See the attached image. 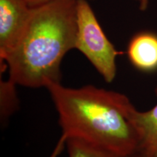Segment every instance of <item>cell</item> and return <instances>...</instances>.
Masks as SVG:
<instances>
[{
    "label": "cell",
    "instance_id": "obj_1",
    "mask_svg": "<svg viewBox=\"0 0 157 157\" xmlns=\"http://www.w3.org/2000/svg\"><path fill=\"white\" fill-rule=\"evenodd\" d=\"M59 114L63 135L85 140L122 157L135 154L140 138L132 120L135 106L126 95L93 85L46 87Z\"/></svg>",
    "mask_w": 157,
    "mask_h": 157
},
{
    "label": "cell",
    "instance_id": "obj_2",
    "mask_svg": "<svg viewBox=\"0 0 157 157\" xmlns=\"http://www.w3.org/2000/svg\"><path fill=\"white\" fill-rule=\"evenodd\" d=\"M77 0H56L32 9L17 44L1 64L10 81L31 88L60 82V64L75 48Z\"/></svg>",
    "mask_w": 157,
    "mask_h": 157
},
{
    "label": "cell",
    "instance_id": "obj_3",
    "mask_svg": "<svg viewBox=\"0 0 157 157\" xmlns=\"http://www.w3.org/2000/svg\"><path fill=\"white\" fill-rule=\"evenodd\" d=\"M76 25L75 48L86 56L105 82H112L117 74L116 58L122 52L108 39L86 0H77Z\"/></svg>",
    "mask_w": 157,
    "mask_h": 157
},
{
    "label": "cell",
    "instance_id": "obj_4",
    "mask_svg": "<svg viewBox=\"0 0 157 157\" xmlns=\"http://www.w3.org/2000/svg\"><path fill=\"white\" fill-rule=\"evenodd\" d=\"M25 0H0V63L14 49L30 19Z\"/></svg>",
    "mask_w": 157,
    "mask_h": 157
},
{
    "label": "cell",
    "instance_id": "obj_5",
    "mask_svg": "<svg viewBox=\"0 0 157 157\" xmlns=\"http://www.w3.org/2000/svg\"><path fill=\"white\" fill-rule=\"evenodd\" d=\"M127 56L131 63L143 72L157 71V35L141 32L134 36L127 48Z\"/></svg>",
    "mask_w": 157,
    "mask_h": 157
},
{
    "label": "cell",
    "instance_id": "obj_6",
    "mask_svg": "<svg viewBox=\"0 0 157 157\" xmlns=\"http://www.w3.org/2000/svg\"><path fill=\"white\" fill-rule=\"evenodd\" d=\"M155 93L157 96V85ZM132 120L140 138L137 151L148 157H157V103L147 111H139L134 108Z\"/></svg>",
    "mask_w": 157,
    "mask_h": 157
},
{
    "label": "cell",
    "instance_id": "obj_7",
    "mask_svg": "<svg viewBox=\"0 0 157 157\" xmlns=\"http://www.w3.org/2000/svg\"><path fill=\"white\" fill-rule=\"evenodd\" d=\"M68 157H122L107 149L78 138L66 139Z\"/></svg>",
    "mask_w": 157,
    "mask_h": 157
},
{
    "label": "cell",
    "instance_id": "obj_8",
    "mask_svg": "<svg viewBox=\"0 0 157 157\" xmlns=\"http://www.w3.org/2000/svg\"><path fill=\"white\" fill-rule=\"evenodd\" d=\"M16 84L8 79L2 81L0 84V99H1V120L2 124L5 123L7 119L15 112L18 106V99L17 97Z\"/></svg>",
    "mask_w": 157,
    "mask_h": 157
},
{
    "label": "cell",
    "instance_id": "obj_9",
    "mask_svg": "<svg viewBox=\"0 0 157 157\" xmlns=\"http://www.w3.org/2000/svg\"><path fill=\"white\" fill-rule=\"evenodd\" d=\"M66 139L67 137L65 136L64 135H61L60 140H58V142L57 143L56 147H55L54 150L52 151V154H50V157H58L59 155H60L63 151L65 148V146L66 145Z\"/></svg>",
    "mask_w": 157,
    "mask_h": 157
},
{
    "label": "cell",
    "instance_id": "obj_10",
    "mask_svg": "<svg viewBox=\"0 0 157 157\" xmlns=\"http://www.w3.org/2000/svg\"><path fill=\"white\" fill-rule=\"evenodd\" d=\"M29 5L31 8H36V7H41V6L47 5V4L52 2L56 0H25Z\"/></svg>",
    "mask_w": 157,
    "mask_h": 157
},
{
    "label": "cell",
    "instance_id": "obj_11",
    "mask_svg": "<svg viewBox=\"0 0 157 157\" xmlns=\"http://www.w3.org/2000/svg\"><path fill=\"white\" fill-rule=\"evenodd\" d=\"M140 2V9L144 11L147 8L148 5V0H138Z\"/></svg>",
    "mask_w": 157,
    "mask_h": 157
},
{
    "label": "cell",
    "instance_id": "obj_12",
    "mask_svg": "<svg viewBox=\"0 0 157 157\" xmlns=\"http://www.w3.org/2000/svg\"><path fill=\"white\" fill-rule=\"evenodd\" d=\"M127 157H148V156H146V155L142 154V153L140 151H137V152H135V154L130 155V156H129Z\"/></svg>",
    "mask_w": 157,
    "mask_h": 157
}]
</instances>
